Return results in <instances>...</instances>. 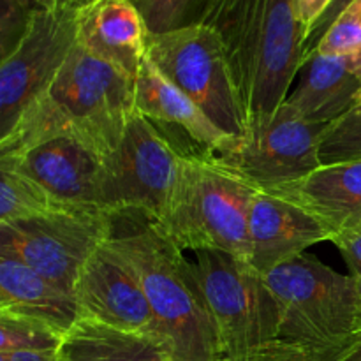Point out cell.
Masks as SVG:
<instances>
[{"instance_id": "6da1fadb", "label": "cell", "mask_w": 361, "mask_h": 361, "mask_svg": "<svg viewBox=\"0 0 361 361\" xmlns=\"http://www.w3.org/2000/svg\"><path fill=\"white\" fill-rule=\"evenodd\" d=\"M108 242L140 281L169 361H222L194 263L171 236L141 214L111 215Z\"/></svg>"}, {"instance_id": "7a4b0ae2", "label": "cell", "mask_w": 361, "mask_h": 361, "mask_svg": "<svg viewBox=\"0 0 361 361\" xmlns=\"http://www.w3.org/2000/svg\"><path fill=\"white\" fill-rule=\"evenodd\" d=\"M136 113V78L76 42L48 92L0 137V155L53 134H73L108 159Z\"/></svg>"}, {"instance_id": "3957f363", "label": "cell", "mask_w": 361, "mask_h": 361, "mask_svg": "<svg viewBox=\"0 0 361 361\" xmlns=\"http://www.w3.org/2000/svg\"><path fill=\"white\" fill-rule=\"evenodd\" d=\"M204 23L221 35L247 126L274 115L307 59L295 0H219Z\"/></svg>"}, {"instance_id": "277c9868", "label": "cell", "mask_w": 361, "mask_h": 361, "mask_svg": "<svg viewBox=\"0 0 361 361\" xmlns=\"http://www.w3.org/2000/svg\"><path fill=\"white\" fill-rule=\"evenodd\" d=\"M281 321V344L303 361H351L361 348L355 279L302 254L264 275Z\"/></svg>"}, {"instance_id": "5b68a950", "label": "cell", "mask_w": 361, "mask_h": 361, "mask_svg": "<svg viewBox=\"0 0 361 361\" xmlns=\"http://www.w3.org/2000/svg\"><path fill=\"white\" fill-rule=\"evenodd\" d=\"M257 190L215 155L185 154L171 210L159 226L180 249L219 250L249 263V214Z\"/></svg>"}, {"instance_id": "8992f818", "label": "cell", "mask_w": 361, "mask_h": 361, "mask_svg": "<svg viewBox=\"0 0 361 361\" xmlns=\"http://www.w3.org/2000/svg\"><path fill=\"white\" fill-rule=\"evenodd\" d=\"M197 281L214 321L222 361H271L282 349L281 321L263 275L219 250H197Z\"/></svg>"}, {"instance_id": "52a82bcc", "label": "cell", "mask_w": 361, "mask_h": 361, "mask_svg": "<svg viewBox=\"0 0 361 361\" xmlns=\"http://www.w3.org/2000/svg\"><path fill=\"white\" fill-rule=\"evenodd\" d=\"M183 161L185 152L136 113L118 148L106 159L102 207L109 215L133 212L162 224L176 196Z\"/></svg>"}, {"instance_id": "ba28073f", "label": "cell", "mask_w": 361, "mask_h": 361, "mask_svg": "<svg viewBox=\"0 0 361 361\" xmlns=\"http://www.w3.org/2000/svg\"><path fill=\"white\" fill-rule=\"evenodd\" d=\"M147 55L224 133L236 140L247 133L245 109L226 48L214 27L196 23L150 34Z\"/></svg>"}, {"instance_id": "9c48e42d", "label": "cell", "mask_w": 361, "mask_h": 361, "mask_svg": "<svg viewBox=\"0 0 361 361\" xmlns=\"http://www.w3.org/2000/svg\"><path fill=\"white\" fill-rule=\"evenodd\" d=\"M109 226L111 215L87 212L0 222V256L21 261L74 295L85 263L106 240Z\"/></svg>"}, {"instance_id": "30bf717a", "label": "cell", "mask_w": 361, "mask_h": 361, "mask_svg": "<svg viewBox=\"0 0 361 361\" xmlns=\"http://www.w3.org/2000/svg\"><path fill=\"white\" fill-rule=\"evenodd\" d=\"M326 127L307 122L284 102L274 115L250 122L247 133L215 157L259 189H277L323 166L319 145Z\"/></svg>"}, {"instance_id": "8fae6325", "label": "cell", "mask_w": 361, "mask_h": 361, "mask_svg": "<svg viewBox=\"0 0 361 361\" xmlns=\"http://www.w3.org/2000/svg\"><path fill=\"white\" fill-rule=\"evenodd\" d=\"M78 42L76 9H42L0 63V137L42 97Z\"/></svg>"}, {"instance_id": "7c38bea8", "label": "cell", "mask_w": 361, "mask_h": 361, "mask_svg": "<svg viewBox=\"0 0 361 361\" xmlns=\"http://www.w3.org/2000/svg\"><path fill=\"white\" fill-rule=\"evenodd\" d=\"M0 161L34 178L73 210L109 215L102 207L106 159L73 134L41 137L0 155Z\"/></svg>"}, {"instance_id": "4fadbf2b", "label": "cell", "mask_w": 361, "mask_h": 361, "mask_svg": "<svg viewBox=\"0 0 361 361\" xmlns=\"http://www.w3.org/2000/svg\"><path fill=\"white\" fill-rule=\"evenodd\" d=\"M83 317L159 342V326L133 268L104 242L85 263L74 289Z\"/></svg>"}, {"instance_id": "5bb4252c", "label": "cell", "mask_w": 361, "mask_h": 361, "mask_svg": "<svg viewBox=\"0 0 361 361\" xmlns=\"http://www.w3.org/2000/svg\"><path fill=\"white\" fill-rule=\"evenodd\" d=\"M330 240L323 224L291 200L271 190L256 192L249 214V264L259 275Z\"/></svg>"}, {"instance_id": "9a60e30c", "label": "cell", "mask_w": 361, "mask_h": 361, "mask_svg": "<svg viewBox=\"0 0 361 361\" xmlns=\"http://www.w3.org/2000/svg\"><path fill=\"white\" fill-rule=\"evenodd\" d=\"M271 192L309 212L330 233V242L361 233V159L321 166Z\"/></svg>"}, {"instance_id": "2e32d148", "label": "cell", "mask_w": 361, "mask_h": 361, "mask_svg": "<svg viewBox=\"0 0 361 361\" xmlns=\"http://www.w3.org/2000/svg\"><path fill=\"white\" fill-rule=\"evenodd\" d=\"M76 28L81 48L137 76L150 32L133 0H90L76 9Z\"/></svg>"}, {"instance_id": "e0dca14e", "label": "cell", "mask_w": 361, "mask_h": 361, "mask_svg": "<svg viewBox=\"0 0 361 361\" xmlns=\"http://www.w3.org/2000/svg\"><path fill=\"white\" fill-rule=\"evenodd\" d=\"M136 111L154 123L180 127L208 154H222L236 141V137L224 133L182 88L164 76L148 55L141 62L136 76Z\"/></svg>"}, {"instance_id": "ac0fdd59", "label": "cell", "mask_w": 361, "mask_h": 361, "mask_svg": "<svg viewBox=\"0 0 361 361\" xmlns=\"http://www.w3.org/2000/svg\"><path fill=\"white\" fill-rule=\"evenodd\" d=\"M360 92L361 74L355 56L310 51L298 87L286 102L307 122L330 126L355 109Z\"/></svg>"}, {"instance_id": "d6986e66", "label": "cell", "mask_w": 361, "mask_h": 361, "mask_svg": "<svg viewBox=\"0 0 361 361\" xmlns=\"http://www.w3.org/2000/svg\"><path fill=\"white\" fill-rule=\"evenodd\" d=\"M0 314L34 319L62 335L83 317L76 296L9 256H0Z\"/></svg>"}, {"instance_id": "ffe728a7", "label": "cell", "mask_w": 361, "mask_h": 361, "mask_svg": "<svg viewBox=\"0 0 361 361\" xmlns=\"http://www.w3.org/2000/svg\"><path fill=\"white\" fill-rule=\"evenodd\" d=\"M59 361H169L164 349L147 337L115 330L81 317L62 338Z\"/></svg>"}, {"instance_id": "44dd1931", "label": "cell", "mask_w": 361, "mask_h": 361, "mask_svg": "<svg viewBox=\"0 0 361 361\" xmlns=\"http://www.w3.org/2000/svg\"><path fill=\"white\" fill-rule=\"evenodd\" d=\"M76 212L49 194L41 183L6 161H0V222L23 221Z\"/></svg>"}, {"instance_id": "7402d4cb", "label": "cell", "mask_w": 361, "mask_h": 361, "mask_svg": "<svg viewBox=\"0 0 361 361\" xmlns=\"http://www.w3.org/2000/svg\"><path fill=\"white\" fill-rule=\"evenodd\" d=\"M150 34L204 23L219 0H133Z\"/></svg>"}, {"instance_id": "603a6c76", "label": "cell", "mask_w": 361, "mask_h": 361, "mask_svg": "<svg viewBox=\"0 0 361 361\" xmlns=\"http://www.w3.org/2000/svg\"><path fill=\"white\" fill-rule=\"evenodd\" d=\"M319 159L323 166L361 159V108L351 109L324 129Z\"/></svg>"}, {"instance_id": "cb8c5ba5", "label": "cell", "mask_w": 361, "mask_h": 361, "mask_svg": "<svg viewBox=\"0 0 361 361\" xmlns=\"http://www.w3.org/2000/svg\"><path fill=\"white\" fill-rule=\"evenodd\" d=\"M63 335L27 317L0 314V353L59 349Z\"/></svg>"}, {"instance_id": "d4e9b609", "label": "cell", "mask_w": 361, "mask_h": 361, "mask_svg": "<svg viewBox=\"0 0 361 361\" xmlns=\"http://www.w3.org/2000/svg\"><path fill=\"white\" fill-rule=\"evenodd\" d=\"M361 49V0H351L326 28L312 51L321 55H353Z\"/></svg>"}, {"instance_id": "484cf974", "label": "cell", "mask_w": 361, "mask_h": 361, "mask_svg": "<svg viewBox=\"0 0 361 361\" xmlns=\"http://www.w3.org/2000/svg\"><path fill=\"white\" fill-rule=\"evenodd\" d=\"M51 9L44 0H2L0 14V55H9L23 39L35 14Z\"/></svg>"}, {"instance_id": "4316f807", "label": "cell", "mask_w": 361, "mask_h": 361, "mask_svg": "<svg viewBox=\"0 0 361 361\" xmlns=\"http://www.w3.org/2000/svg\"><path fill=\"white\" fill-rule=\"evenodd\" d=\"M335 0H295V13L309 41L310 34Z\"/></svg>"}, {"instance_id": "83f0119b", "label": "cell", "mask_w": 361, "mask_h": 361, "mask_svg": "<svg viewBox=\"0 0 361 361\" xmlns=\"http://www.w3.org/2000/svg\"><path fill=\"white\" fill-rule=\"evenodd\" d=\"M331 243L337 247L338 252L344 257L345 264L349 268V275L355 279L361 296V233L360 235L342 236V238L334 240Z\"/></svg>"}, {"instance_id": "f1b7e54d", "label": "cell", "mask_w": 361, "mask_h": 361, "mask_svg": "<svg viewBox=\"0 0 361 361\" xmlns=\"http://www.w3.org/2000/svg\"><path fill=\"white\" fill-rule=\"evenodd\" d=\"M349 2H351V0H335V2L331 4V7H330V9H328V13L324 14L323 18H321V21L316 25V28H314L312 34H310L309 41H307V55H309V53L312 51L314 48H316V44H317V41H319V39H321V35H323L324 32H326V28L330 27L331 23H334L335 18H337L338 14H341V11L344 9V7L348 6Z\"/></svg>"}, {"instance_id": "f546056e", "label": "cell", "mask_w": 361, "mask_h": 361, "mask_svg": "<svg viewBox=\"0 0 361 361\" xmlns=\"http://www.w3.org/2000/svg\"><path fill=\"white\" fill-rule=\"evenodd\" d=\"M0 361H59V349H30V351L0 353Z\"/></svg>"}, {"instance_id": "4dcf8cb0", "label": "cell", "mask_w": 361, "mask_h": 361, "mask_svg": "<svg viewBox=\"0 0 361 361\" xmlns=\"http://www.w3.org/2000/svg\"><path fill=\"white\" fill-rule=\"evenodd\" d=\"M271 361H303V360L300 358L295 351H291V349H288L286 345H282L281 351L274 356V360Z\"/></svg>"}, {"instance_id": "1f68e13d", "label": "cell", "mask_w": 361, "mask_h": 361, "mask_svg": "<svg viewBox=\"0 0 361 361\" xmlns=\"http://www.w3.org/2000/svg\"><path fill=\"white\" fill-rule=\"evenodd\" d=\"M85 4V0H56L59 7H67V9H78Z\"/></svg>"}, {"instance_id": "d6a6232c", "label": "cell", "mask_w": 361, "mask_h": 361, "mask_svg": "<svg viewBox=\"0 0 361 361\" xmlns=\"http://www.w3.org/2000/svg\"><path fill=\"white\" fill-rule=\"evenodd\" d=\"M353 56H355V63H356V69H358V73L361 74V49H360V51L353 53Z\"/></svg>"}, {"instance_id": "836d02e7", "label": "cell", "mask_w": 361, "mask_h": 361, "mask_svg": "<svg viewBox=\"0 0 361 361\" xmlns=\"http://www.w3.org/2000/svg\"><path fill=\"white\" fill-rule=\"evenodd\" d=\"M351 361H361V348L358 349V351H356V355L353 356Z\"/></svg>"}, {"instance_id": "e575fe53", "label": "cell", "mask_w": 361, "mask_h": 361, "mask_svg": "<svg viewBox=\"0 0 361 361\" xmlns=\"http://www.w3.org/2000/svg\"><path fill=\"white\" fill-rule=\"evenodd\" d=\"M49 7H56V0H44Z\"/></svg>"}, {"instance_id": "d590c367", "label": "cell", "mask_w": 361, "mask_h": 361, "mask_svg": "<svg viewBox=\"0 0 361 361\" xmlns=\"http://www.w3.org/2000/svg\"><path fill=\"white\" fill-rule=\"evenodd\" d=\"M355 108H361V92H360V95H358V101H356Z\"/></svg>"}, {"instance_id": "8d00e7d4", "label": "cell", "mask_w": 361, "mask_h": 361, "mask_svg": "<svg viewBox=\"0 0 361 361\" xmlns=\"http://www.w3.org/2000/svg\"><path fill=\"white\" fill-rule=\"evenodd\" d=\"M87 2H90V0H85V4H87Z\"/></svg>"}]
</instances>
